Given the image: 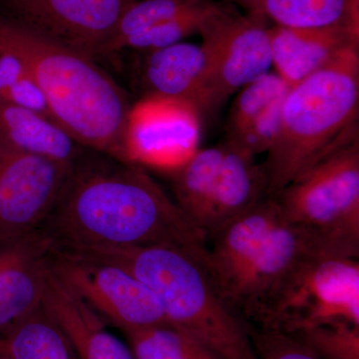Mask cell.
<instances>
[{
  "label": "cell",
  "mask_w": 359,
  "mask_h": 359,
  "mask_svg": "<svg viewBox=\"0 0 359 359\" xmlns=\"http://www.w3.org/2000/svg\"><path fill=\"white\" fill-rule=\"evenodd\" d=\"M82 158L39 229L52 250L82 252L179 245L207 257L204 233L143 167Z\"/></svg>",
  "instance_id": "1"
},
{
  "label": "cell",
  "mask_w": 359,
  "mask_h": 359,
  "mask_svg": "<svg viewBox=\"0 0 359 359\" xmlns=\"http://www.w3.org/2000/svg\"><path fill=\"white\" fill-rule=\"evenodd\" d=\"M0 54L25 66L53 121L80 146L127 163L125 130L132 104L94 59L2 13Z\"/></svg>",
  "instance_id": "2"
},
{
  "label": "cell",
  "mask_w": 359,
  "mask_h": 359,
  "mask_svg": "<svg viewBox=\"0 0 359 359\" xmlns=\"http://www.w3.org/2000/svg\"><path fill=\"white\" fill-rule=\"evenodd\" d=\"M118 264L152 290L168 323L221 359H257L250 327L226 302L205 257L179 245L159 244L73 252Z\"/></svg>",
  "instance_id": "3"
},
{
  "label": "cell",
  "mask_w": 359,
  "mask_h": 359,
  "mask_svg": "<svg viewBox=\"0 0 359 359\" xmlns=\"http://www.w3.org/2000/svg\"><path fill=\"white\" fill-rule=\"evenodd\" d=\"M359 46L290 86L263 164L269 197L275 198L335 146L358 133Z\"/></svg>",
  "instance_id": "4"
},
{
  "label": "cell",
  "mask_w": 359,
  "mask_h": 359,
  "mask_svg": "<svg viewBox=\"0 0 359 359\" xmlns=\"http://www.w3.org/2000/svg\"><path fill=\"white\" fill-rule=\"evenodd\" d=\"M273 199L283 219L328 257L359 256V132L335 146Z\"/></svg>",
  "instance_id": "5"
},
{
  "label": "cell",
  "mask_w": 359,
  "mask_h": 359,
  "mask_svg": "<svg viewBox=\"0 0 359 359\" xmlns=\"http://www.w3.org/2000/svg\"><path fill=\"white\" fill-rule=\"evenodd\" d=\"M332 323L359 325L358 259H304L269 295L252 327L294 334Z\"/></svg>",
  "instance_id": "6"
},
{
  "label": "cell",
  "mask_w": 359,
  "mask_h": 359,
  "mask_svg": "<svg viewBox=\"0 0 359 359\" xmlns=\"http://www.w3.org/2000/svg\"><path fill=\"white\" fill-rule=\"evenodd\" d=\"M269 25L264 18L219 0L203 20L198 34L209 57V71L201 117L214 114L229 97L269 72L273 65Z\"/></svg>",
  "instance_id": "7"
},
{
  "label": "cell",
  "mask_w": 359,
  "mask_h": 359,
  "mask_svg": "<svg viewBox=\"0 0 359 359\" xmlns=\"http://www.w3.org/2000/svg\"><path fill=\"white\" fill-rule=\"evenodd\" d=\"M48 266L104 320L123 332L168 323L152 290L123 266L53 250Z\"/></svg>",
  "instance_id": "8"
},
{
  "label": "cell",
  "mask_w": 359,
  "mask_h": 359,
  "mask_svg": "<svg viewBox=\"0 0 359 359\" xmlns=\"http://www.w3.org/2000/svg\"><path fill=\"white\" fill-rule=\"evenodd\" d=\"M75 166L0 146V245L39 231Z\"/></svg>",
  "instance_id": "9"
},
{
  "label": "cell",
  "mask_w": 359,
  "mask_h": 359,
  "mask_svg": "<svg viewBox=\"0 0 359 359\" xmlns=\"http://www.w3.org/2000/svg\"><path fill=\"white\" fill-rule=\"evenodd\" d=\"M201 125L202 118L190 104L144 96L127 118L126 162L171 173L197 152Z\"/></svg>",
  "instance_id": "10"
},
{
  "label": "cell",
  "mask_w": 359,
  "mask_h": 359,
  "mask_svg": "<svg viewBox=\"0 0 359 359\" xmlns=\"http://www.w3.org/2000/svg\"><path fill=\"white\" fill-rule=\"evenodd\" d=\"M135 0H0V13L81 52L106 56L120 18Z\"/></svg>",
  "instance_id": "11"
},
{
  "label": "cell",
  "mask_w": 359,
  "mask_h": 359,
  "mask_svg": "<svg viewBox=\"0 0 359 359\" xmlns=\"http://www.w3.org/2000/svg\"><path fill=\"white\" fill-rule=\"evenodd\" d=\"M311 257L327 256L311 236L282 218L259 250L229 304L250 327H256L269 295L290 271Z\"/></svg>",
  "instance_id": "12"
},
{
  "label": "cell",
  "mask_w": 359,
  "mask_h": 359,
  "mask_svg": "<svg viewBox=\"0 0 359 359\" xmlns=\"http://www.w3.org/2000/svg\"><path fill=\"white\" fill-rule=\"evenodd\" d=\"M282 218L276 200L268 197L209 238L212 240V247L208 248L204 264L228 304Z\"/></svg>",
  "instance_id": "13"
},
{
  "label": "cell",
  "mask_w": 359,
  "mask_h": 359,
  "mask_svg": "<svg viewBox=\"0 0 359 359\" xmlns=\"http://www.w3.org/2000/svg\"><path fill=\"white\" fill-rule=\"evenodd\" d=\"M271 65L292 86L359 46L358 25L351 22L318 27L269 25Z\"/></svg>",
  "instance_id": "14"
},
{
  "label": "cell",
  "mask_w": 359,
  "mask_h": 359,
  "mask_svg": "<svg viewBox=\"0 0 359 359\" xmlns=\"http://www.w3.org/2000/svg\"><path fill=\"white\" fill-rule=\"evenodd\" d=\"M51 252L40 230L0 245V334L41 304Z\"/></svg>",
  "instance_id": "15"
},
{
  "label": "cell",
  "mask_w": 359,
  "mask_h": 359,
  "mask_svg": "<svg viewBox=\"0 0 359 359\" xmlns=\"http://www.w3.org/2000/svg\"><path fill=\"white\" fill-rule=\"evenodd\" d=\"M41 306L57 323L78 359H134L129 346L105 327V320L47 266Z\"/></svg>",
  "instance_id": "16"
},
{
  "label": "cell",
  "mask_w": 359,
  "mask_h": 359,
  "mask_svg": "<svg viewBox=\"0 0 359 359\" xmlns=\"http://www.w3.org/2000/svg\"><path fill=\"white\" fill-rule=\"evenodd\" d=\"M209 57L202 45L180 42L146 52L141 65L145 96L164 97L192 105L200 113ZM202 118V117H201Z\"/></svg>",
  "instance_id": "17"
},
{
  "label": "cell",
  "mask_w": 359,
  "mask_h": 359,
  "mask_svg": "<svg viewBox=\"0 0 359 359\" xmlns=\"http://www.w3.org/2000/svg\"><path fill=\"white\" fill-rule=\"evenodd\" d=\"M224 144L223 162L202 224L208 240L224 224L269 197L263 164Z\"/></svg>",
  "instance_id": "18"
},
{
  "label": "cell",
  "mask_w": 359,
  "mask_h": 359,
  "mask_svg": "<svg viewBox=\"0 0 359 359\" xmlns=\"http://www.w3.org/2000/svg\"><path fill=\"white\" fill-rule=\"evenodd\" d=\"M0 146L75 166L81 147L65 129L36 111L0 99Z\"/></svg>",
  "instance_id": "19"
},
{
  "label": "cell",
  "mask_w": 359,
  "mask_h": 359,
  "mask_svg": "<svg viewBox=\"0 0 359 359\" xmlns=\"http://www.w3.org/2000/svg\"><path fill=\"white\" fill-rule=\"evenodd\" d=\"M259 16L269 25L318 27L351 22L358 25V0H219Z\"/></svg>",
  "instance_id": "20"
},
{
  "label": "cell",
  "mask_w": 359,
  "mask_h": 359,
  "mask_svg": "<svg viewBox=\"0 0 359 359\" xmlns=\"http://www.w3.org/2000/svg\"><path fill=\"white\" fill-rule=\"evenodd\" d=\"M0 354L6 359H78L41 304L0 334Z\"/></svg>",
  "instance_id": "21"
},
{
  "label": "cell",
  "mask_w": 359,
  "mask_h": 359,
  "mask_svg": "<svg viewBox=\"0 0 359 359\" xmlns=\"http://www.w3.org/2000/svg\"><path fill=\"white\" fill-rule=\"evenodd\" d=\"M224 150V142L212 147L198 149L190 159L170 173L175 202L201 231L218 180Z\"/></svg>",
  "instance_id": "22"
},
{
  "label": "cell",
  "mask_w": 359,
  "mask_h": 359,
  "mask_svg": "<svg viewBox=\"0 0 359 359\" xmlns=\"http://www.w3.org/2000/svg\"><path fill=\"white\" fill-rule=\"evenodd\" d=\"M124 334L134 359H221L192 337L169 323Z\"/></svg>",
  "instance_id": "23"
},
{
  "label": "cell",
  "mask_w": 359,
  "mask_h": 359,
  "mask_svg": "<svg viewBox=\"0 0 359 359\" xmlns=\"http://www.w3.org/2000/svg\"><path fill=\"white\" fill-rule=\"evenodd\" d=\"M205 0H135L123 13L106 55L122 50L127 39L174 20L204 4Z\"/></svg>",
  "instance_id": "24"
},
{
  "label": "cell",
  "mask_w": 359,
  "mask_h": 359,
  "mask_svg": "<svg viewBox=\"0 0 359 359\" xmlns=\"http://www.w3.org/2000/svg\"><path fill=\"white\" fill-rule=\"evenodd\" d=\"M290 85L278 73L266 72L238 91L226 117L224 132L254 122L269 108L282 101Z\"/></svg>",
  "instance_id": "25"
},
{
  "label": "cell",
  "mask_w": 359,
  "mask_h": 359,
  "mask_svg": "<svg viewBox=\"0 0 359 359\" xmlns=\"http://www.w3.org/2000/svg\"><path fill=\"white\" fill-rule=\"evenodd\" d=\"M218 0H205L204 4L174 20L155 26L130 37L123 44V49L151 52L183 42L191 35L199 33L203 20L216 6Z\"/></svg>",
  "instance_id": "26"
},
{
  "label": "cell",
  "mask_w": 359,
  "mask_h": 359,
  "mask_svg": "<svg viewBox=\"0 0 359 359\" xmlns=\"http://www.w3.org/2000/svg\"><path fill=\"white\" fill-rule=\"evenodd\" d=\"M320 359H359V325H316L289 334Z\"/></svg>",
  "instance_id": "27"
},
{
  "label": "cell",
  "mask_w": 359,
  "mask_h": 359,
  "mask_svg": "<svg viewBox=\"0 0 359 359\" xmlns=\"http://www.w3.org/2000/svg\"><path fill=\"white\" fill-rule=\"evenodd\" d=\"M0 99L36 111L53 121L43 95L25 66L6 54H0Z\"/></svg>",
  "instance_id": "28"
},
{
  "label": "cell",
  "mask_w": 359,
  "mask_h": 359,
  "mask_svg": "<svg viewBox=\"0 0 359 359\" xmlns=\"http://www.w3.org/2000/svg\"><path fill=\"white\" fill-rule=\"evenodd\" d=\"M257 359H320L294 337L278 330L250 327Z\"/></svg>",
  "instance_id": "29"
},
{
  "label": "cell",
  "mask_w": 359,
  "mask_h": 359,
  "mask_svg": "<svg viewBox=\"0 0 359 359\" xmlns=\"http://www.w3.org/2000/svg\"><path fill=\"white\" fill-rule=\"evenodd\" d=\"M0 359H6V358H4V356L2 355V354H0Z\"/></svg>",
  "instance_id": "30"
}]
</instances>
